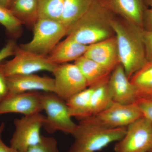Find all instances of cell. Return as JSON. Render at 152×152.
I'll use <instances>...</instances> for the list:
<instances>
[{"mask_svg":"<svg viewBox=\"0 0 152 152\" xmlns=\"http://www.w3.org/2000/svg\"><path fill=\"white\" fill-rule=\"evenodd\" d=\"M111 25L117 38L120 64L130 79L147 62L143 29L116 15Z\"/></svg>","mask_w":152,"mask_h":152,"instance_id":"cell-1","label":"cell"},{"mask_svg":"<svg viewBox=\"0 0 152 152\" xmlns=\"http://www.w3.org/2000/svg\"><path fill=\"white\" fill-rule=\"evenodd\" d=\"M115 15L101 0H96L68 31L66 37L88 46L115 36L111 25Z\"/></svg>","mask_w":152,"mask_h":152,"instance_id":"cell-2","label":"cell"},{"mask_svg":"<svg viewBox=\"0 0 152 152\" xmlns=\"http://www.w3.org/2000/svg\"><path fill=\"white\" fill-rule=\"evenodd\" d=\"M127 127L109 129L95 124L87 118L77 124L72 136L75 141L68 152H97L120 140Z\"/></svg>","mask_w":152,"mask_h":152,"instance_id":"cell-3","label":"cell"},{"mask_svg":"<svg viewBox=\"0 0 152 152\" xmlns=\"http://www.w3.org/2000/svg\"><path fill=\"white\" fill-rule=\"evenodd\" d=\"M32 39L28 42L21 44L23 50L36 54L47 57L68 31L61 21L40 18L33 27Z\"/></svg>","mask_w":152,"mask_h":152,"instance_id":"cell-4","label":"cell"},{"mask_svg":"<svg viewBox=\"0 0 152 152\" xmlns=\"http://www.w3.org/2000/svg\"><path fill=\"white\" fill-rule=\"evenodd\" d=\"M43 110L46 114L43 127L49 134L60 131L72 135L77 124L72 120L65 101L53 92H42Z\"/></svg>","mask_w":152,"mask_h":152,"instance_id":"cell-5","label":"cell"},{"mask_svg":"<svg viewBox=\"0 0 152 152\" xmlns=\"http://www.w3.org/2000/svg\"><path fill=\"white\" fill-rule=\"evenodd\" d=\"M13 56V58L0 64V67L5 77L34 74L43 71L52 73L57 65L50 61L48 57L25 50L18 46Z\"/></svg>","mask_w":152,"mask_h":152,"instance_id":"cell-6","label":"cell"},{"mask_svg":"<svg viewBox=\"0 0 152 152\" xmlns=\"http://www.w3.org/2000/svg\"><path fill=\"white\" fill-rule=\"evenodd\" d=\"M45 118V116L39 113L16 118L10 146L18 152H26L30 147L39 143L42 138L41 130Z\"/></svg>","mask_w":152,"mask_h":152,"instance_id":"cell-7","label":"cell"},{"mask_svg":"<svg viewBox=\"0 0 152 152\" xmlns=\"http://www.w3.org/2000/svg\"><path fill=\"white\" fill-rule=\"evenodd\" d=\"M152 148V122L142 117L127 127L124 136L114 147L115 152H149Z\"/></svg>","mask_w":152,"mask_h":152,"instance_id":"cell-8","label":"cell"},{"mask_svg":"<svg viewBox=\"0 0 152 152\" xmlns=\"http://www.w3.org/2000/svg\"><path fill=\"white\" fill-rule=\"evenodd\" d=\"M143 116L135 104H125L113 102L107 108L88 117L95 124L109 129L127 127Z\"/></svg>","mask_w":152,"mask_h":152,"instance_id":"cell-9","label":"cell"},{"mask_svg":"<svg viewBox=\"0 0 152 152\" xmlns=\"http://www.w3.org/2000/svg\"><path fill=\"white\" fill-rule=\"evenodd\" d=\"M52 73L54 76V93L64 100L88 87L86 79L75 64H58Z\"/></svg>","mask_w":152,"mask_h":152,"instance_id":"cell-10","label":"cell"},{"mask_svg":"<svg viewBox=\"0 0 152 152\" xmlns=\"http://www.w3.org/2000/svg\"><path fill=\"white\" fill-rule=\"evenodd\" d=\"M41 95L38 91L8 94L0 101V115L16 113L25 116L41 113L43 110Z\"/></svg>","mask_w":152,"mask_h":152,"instance_id":"cell-11","label":"cell"},{"mask_svg":"<svg viewBox=\"0 0 152 152\" xmlns=\"http://www.w3.org/2000/svg\"><path fill=\"white\" fill-rule=\"evenodd\" d=\"M6 80L8 89V94L34 91L54 93V79L52 78L31 74L7 76Z\"/></svg>","mask_w":152,"mask_h":152,"instance_id":"cell-12","label":"cell"},{"mask_svg":"<svg viewBox=\"0 0 152 152\" xmlns=\"http://www.w3.org/2000/svg\"><path fill=\"white\" fill-rule=\"evenodd\" d=\"M108 87L113 101L125 104H134L139 98L135 88L126 75L121 64L112 72Z\"/></svg>","mask_w":152,"mask_h":152,"instance_id":"cell-13","label":"cell"},{"mask_svg":"<svg viewBox=\"0 0 152 152\" xmlns=\"http://www.w3.org/2000/svg\"><path fill=\"white\" fill-rule=\"evenodd\" d=\"M83 56L113 72L120 64L115 35L88 45Z\"/></svg>","mask_w":152,"mask_h":152,"instance_id":"cell-14","label":"cell"},{"mask_svg":"<svg viewBox=\"0 0 152 152\" xmlns=\"http://www.w3.org/2000/svg\"><path fill=\"white\" fill-rule=\"evenodd\" d=\"M114 14L142 28L143 18L148 8L144 0H101Z\"/></svg>","mask_w":152,"mask_h":152,"instance_id":"cell-15","label":"cell"},{"mask_svg":"<svg viewBox=\"0 0 152 152\" xmlns=\"http://www.w3.org/2000/svg\"><path fill=\"white\" fill-rule=\"evenodd\" d=\"M88 47L66 37L57 45L47 57L50 61L57 65L75 61L83 56Z\"/></svg>","mask_w":152,"mask_h":152,"instance_id":"cell-16","label":"cell"},{"mask_svg":"<svg viewBox=\"0 0 152 152\" xmlns=\"http://www.w3.org/2000/svg\"><path fill=\"white\" fill-rule=\"evenodd\" d=\"M74 64L84 77L88 87L107 81L111 74L112 72L103 66L84 56L76 60Z\"/></svg>","mask_w":152,"mask_h":152,"instance_id":"cell-17","label":"cell"},{"mask_svg":"<svg viewBox=\"0 0 152 152\" xmlns=\"http://www.w3.org/2000/svg\"><path fill=\"white\" fill-rule=\"evenodd\" d=\"M9 10L23 25L31 27L39 19L37 0H12Z\"/></svg>","mask_w":152,"mask_h":152,"instance_id":"cell-18","label":"cell"},{"mask_svg":"<svg viewBox=\"0 0 152 152\" xmlns=\"http://www.w3.org/2000/svg\"><path fill=\"white\" fill-rule=\"evenodd\" d=\"M93 89L94 86L88 87L66 101L72 118L81 120L91 116V97Z\"/></svg>","mask_w":152,"mask_h":152,"instance_id":"cell-19","label":"cell"},{"mask_svg":"<svg viewBox=\"0 0 152 152\" xmlns=\"http://www.w3.org/2000/svg\"><path fill=\"white\" fill-rule=\"evenodd\" d=\"M96 0H65L61 22L68 31Z\"/></svg>","mask_w":152,"mask_h":152,"instance_id":"cell-20","label":"cell"},{"mask_svg":"<svg viewBox=\"0 0 152 152\" xmlns=\"http://www.w3.org/2000/svg\"><path fill=\"white\" fill-rule=\"evenodd\" d=\"M139 97L152 96V62H147L130 79Z\"/></svg>","mask_w":152,"mask_h":152,"instance_id":"cell-21","label":"cell"},{"mask_svg":"<svg viewBox=\"0 0 152 152\" xmlns=\"http://www.w3.org/2000/svg\"><path fill=\"white\" fill-rule=\"evenodd\" d=\"M108 82H103L94 86L91 97L92 116L104 110L114 102L109 91Z\"/></svg>","mask_w":152,"mask_h":152,"instance_id":"cell-22","label":"cell"},{"mask_svg":"<svg viewBox=\"0 0 152 152\" xmlns=\"http://www.w3.org/2000/svg\"><path fill=\"white\" fill-rule=\"evenodd\" d=\"M39 19L61 21L65 0H37Z\"/></svg>","mask_w":152,"mask_h":152,"instance_id":"cell-23","label":"cell"},{"mask_svg":"<svg viewBox=\"0 0 152 152\" xmlns=\"http://www.w3.org/2000/svg\"><path fill=\"white\" fill-rule=\"evenodd\" d=\"M0 24L5 28L11 38L15 39L21 34L23 24L11 13L9 9L0 4Z\"/></svg>","mask_w":152,"mask_h":152,"instance_id":"cell-24","label":"cell"},{"mask_svg":"<svg viewBox=\"0 0 152 152\" xmlns=\"http://www.w3.org/2000/svg\"><path fill=\"white\" fill-rule=\"evenodd\" d=\"M26 152H59L58 142L53 137L42 136L40 141L30 147Z\"/></svg>","mask_w":152,"mask_h":152,"instance_id":"cell-25","label":"cell"},{"mask_svg":"<svg viewBox=\"0 0 152 152\" xmlns=\"http://www.w3.org/2000/svg\"><path fill=\"white\" fill-rule=\"evenodd\" d=\"M135 104L140 110L143 116L152 122V96L139 97Z\"/></svg>","mask_w":152,"mask_h":152,"instance_id":"cell-26","label":"cell"},{"mask_svg":"<svg viewBox=\"0 0 152 152\" xmlns=\"http://www.w3.org/2000/svg\"><path fill=\"white\" fill-rule=\"evenodd\" d=\"M143 38L147 62H152V32L143 30Z\"/></svg>","mask_w":152,"mask_h":152,"instance_id":"cell-27","label":"cell"},{"mask_svg":"<svg viewBox=\"0 0 152 152\" xmlns=\"http://www.w3.org/2000/svg\"><path fill=\"white\" fill-rule=\"evenodd\" d=\"M17 46L16 42L14 40L8 41L5 45L0 50V64L8 57L14 56Z\"/></svg>","mask_w":152,"mask_h":152,"instance_id":"cell-28","label":"cell"},{"mask_svg":"<svg viewBox=\"0 0 152 152\" xmlns=\"http://www.w3.org/2000/svg\"><path fill=\"white\" fill-rule=\"evenodd\" d=\"M143 29L152 32V8H147L144 12L142 22Z\"/></svg>","mask_w":152,"mask_h":152,"instance_id":"cell-29","label":"cell"},{"mask_svg":"<svg viewBox=\"0 0 152 152\" xmlns=\"http://www.w3.org/2000/svg\"><path fill=\"white\" fill-rule=\"evenodd\" d=\"M8 94V89L6 77L0 67V101L5 97Z\"/></svg>","mask_w":152,"mask_h":152,"instance_id":"cell-30","label":"cell"},{"mask_svg":"<svg viewBox=\"0 0 152 152\" xmlns=\"http://www.w3.org/2000/svg\"><path fill=\"white\" fill-rule=\"evenodd\" d=\"M4 128V124L2 123L0 125V152H18L11 146H7L3 142L1 139V134Z\"/></svg>","mask_w":152,"mask_h":152,"instance_id":"cell-31","label":"cell"},{"mask_svg":"<svg viewBox=\"0 0 152 152\" xmlns=\"http://www.w3.org/2000/svg\"><path fill=\"white\" fill-rule=\"evenodd\" d=\"M12 0H0V4L9 9Z\"/></svg>","mask_w":152,"mask_h":152,"instance_id":"cell-32","label":"cell"},{"mask_svg":"<svg viewBox=\"0 0 152 152\" xmlns=\"http://www.w3.org/2000/svg\"><path fill=\"white\" fill-rule=\"evenodd\" d=\"M144 2L147 7H150L152 8V0H144Z\"/></svg>","mask_w":152,"mask_h":152,"instance_id":"cell-33","label":"cell"},{"mask_svg":"<svg viewBox=\"0 0 152 152\" xmlns=\"http://www.w3.org/2000/svg\"><path fill=\"white\" fill-rule=\"evenodd\" d=\"M149 152H152V148L151 149V150H150Z\"/></svg>","mask_w":152,"mask_h":152,"instance_id":"cell-34","label":"cell"}]
</instances>
